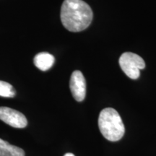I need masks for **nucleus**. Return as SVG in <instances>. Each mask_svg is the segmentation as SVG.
<instances>
[{
  "instance_id": "423d86ee",
  "label": "nucleus",
  "mask_w": 156,
  "mask_h": 156,
  "mask_svg": "<svg viewBox=\"0 0 156 156\" xmlns=\"http://www.w3.org/2000/svg\"><path fill=\"white\" fill-rule=\"evenodd\" d=\"M54 56L47 52H41L35 56L34 62L35 66L41 71H47L54 65Z\"/></svg>"
},
{
  "instance_id": "1a4fd4ad",
  "label": "nucleus",
  "mask_w": 156,
  "mask_h": 156,
  "mask_svg": "<svg viewBox=\"0 0 156 156\" xmlns=\"http://www.w3.org/2000/svg\"><path fill=\"white\" fill-rule=\"evenodd\" d=\"M64 156H75V155H74V154H73V153H66Z\"/></svg>"
},
{
  "instance_id": "0eeeda50",
  "label": "nucleus",
  "mask_w": 156,
  "mask_h": 156,
  "mask_svg": "<svg viewBox=\"0 0 156 156\" xmlns=\"http://www.w3.org/2000/svg\"><path fill=\"white\" fill-rule=\"evenodd\" d=\"M0 156H25V152L0 138Z\"/></svg>"
},
{
  "instance_id": "6e6552de",
  "label": "nucleus",
  "mask_w": 156,
  "mask_h": 156,
  "mask_svg": "<svg viewBox=\"0 0 156 156\" xmlns=\"http://www.w3.org/2000/svg\"><path fill=\"white\" fill-rule=\"evenodd\" d=\"M16 94V91L10 84L0 80V96L12 98Z\"/></svg>"
},
{
  "instance_id": "f257e3e1",
  "label": "nucleus",
  "mask_w": 156,
  "mask_h": 156,
  "mask_svg": "<svg viewBox=\"0 0 156 156\" xmlns=\"http://www.w3.org/2000/svg\"><path fill=\"white\" fill-rule=\"evenodd\" d=\"M92 9L83 0H64L61 8L62 25L71 32L84 30L93 20Z\"/></svg>"
},
{
  "instance_id": "7ed1b4c3",
  "label": "nucleus",
  "mask_w": 156,
  "mask_h": 156,
  "mask_svg": "<svg viewBox=\"0 0 156 156\" xmlns=\"http://www.w3.org/2000/svg\"><path fill=\"white\" fill-rule=\"evenodd\" d=\"M119 63L123 72L132 80L137 79L140 75V69H143L145 67L143 58L132 52L122 54Z\"/></svg>"
},
{
  "instance_id": "f03ea898",
  "label": "nucleus",
  "mask_w": 156,
  "mask_h": 156,
  "mask_svg": "<svg viewBox=\"0 0 156 156\" xmlns=\"http://www.w3.org/2000/svg\"><path fill=\"white\" fill-rule=\"evenodd\" d=\"M98 127L103 136L112 142L120 140L125 132L120 115L112 108H106L101 111L98 118Z\"/></svg>"
},
{
  "instance_id": "20e7f679",
  "label": "nucleus",
  "mask_w": 156,
  "mask_h": 156,
  "mask_svg": "<svg viewBox=\"0 0 156 156\" xmlns=\"http://www.w3.org/2000/svg\"><path fill=\"white\" fill-rule=\"evenodd\" d=\"M0 120L15 128H25L28 124L25 115L8 107H0Z\"/></svg>"
},
{
  "instance_id": "39448f33",
  "label": "nucleus",
  "mask_w": 156,
  "mask_h": 156,
  "mask_svg": "<svg viewBox=\"0 0 156 156\" xmlns=\"http://www.w3.org/2000/svg\"><path fill=\"white\" fill-rule=\"evenodd\" d=\"M69 87L74 98L78 102H81L86 95V81L85 77L79 70L74 71L69 81Z\"/></svg>"
}]
</instances>
